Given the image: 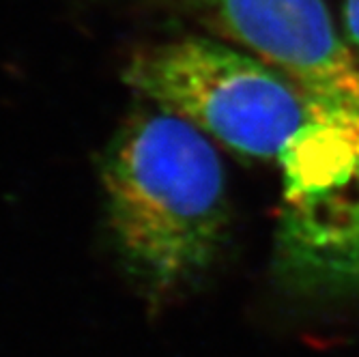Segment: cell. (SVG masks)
<instances>
[{
    "label": "cell",
    "instance_id": "1",
    "mask_svg": "<svg viewBox=\"0 0 359 357\" xmlns=\"http://www.w3.org/2000/svg\"><path fill=\"white\" fill-rule=\"evenodd\" d=\"M118 261L151 306L198 282L228 239L226 173L211 138L161 108L129 116L102 155Z\"/></svg>",
    "mask_w": 359,
    "mask_h": 357
},
{
    "label": "cell",
    "instance_id": "2",
    "mask_svg": "<svg viewBox=\"0 0 359 357\" xmlns=\"http://www.w3.org/2000/svg\"><path fill=\"white\" fill-rule=\"evenodd\" d=\"M123 82L245 159H280L310 121L312 100L260 58L205 37L144 46Z\"/></svg>",
    "mask_w": 359,
    "mask_h": 357
},
{
    "label": "cell",
    "instance_id": "3",
    "mask_svg": "<svg viewBox=\"0 0 359 357\" xmlns=\"http://www.w3.org/2000/svg\"><path fill=\"white\" fill-rule=\"evenodd\" d=\"M278 164V280L302 295H359V110L312 100Z\"/></svg>",
    "mask_w": 359,
    "mask_h": 357
},
{
    "label": "cell",
    "instance_id": "4",
    "mask_svg": "<svg viewBox=\"0 0 359 357\" xmlns=\"http://www.w3.org/2000/svg\"><path fill=\"white\" fill-rule=\"evenodd\" d=\"M209 7L228 37L310 100L359 110V62L325 0H213Z\"/></svg>",
    "mask_w": 359,
    "mask_h": 357
},
{
    "label": "cell",
    "instance_id": "5",
    "mask_svg": "<svg viewBox=\"0 0 359 357\" xmlns=\"http://www.w3.org/2000/svg\"><path fill=\"white\" fill-rule=\"evenodd\" d=\"M344 28L351 46L359 52V0H344Z\"/></svg>",
    "mask_w": 359,
    "mask_h": 357
},
{
    "label": "cell",
    "instance_id": "6",
    "mask_svg": "<svg viewBox=\"0 0 359 357\" xmlns=\"http://www.w3.org/2000/svg\"><path fill=\"white\" fill-rule=\"evenodd\" d=\"M203 3H205V5H207V7H209V5H211V3H213V0H203Z\"/></svg>",
    "mask_w": 359,
    "mask_h": 357
}]
</instances>
